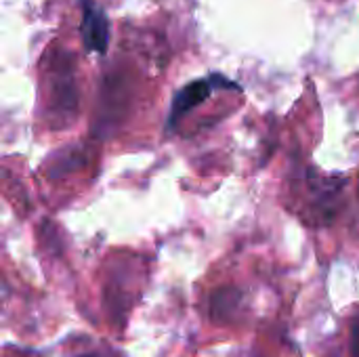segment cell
Listing matches in <instances>:
<instances>
[{"label":"cell","mask_w":359,"mask_h":357,"mask_svg":"<svg viewBox=\"0 0 359 357\" xmlns=\"http://www.w3.org/2000/svg\"><path fill=\"white\" fill-rule=\"evenodd\" d=\"M82 2V38L88 50L105 53L107 40H109V23L105 13L93 2V0H80Z\"/></svg>","instance_id":"obj_1"},{"label":"cell","mask_w":359,"mask_h":357,"mask_svg":"<svg viewBox=\"0 0 359 357\" xmlns=\"http://www.w3.org/2000/svg\"><path fill=\"white\" fill-rule=\"evenodd\" d=\"M212 93V80H196L191 84H187L172 103V112H170V126H175L179 122V118L183 114H187L189 109H194L198 103L206 101Z\"/></svg>","instance_id":"obj_2"}]
</instances>
